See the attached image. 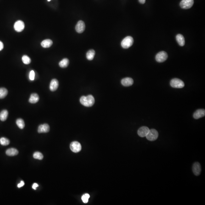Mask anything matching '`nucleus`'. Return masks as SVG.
Instances as JSON below:
<instances>
[{
    "label": "nucleus",
    "mask_w": 205,
    "mask_h": 205,
    "mask_svg": "<svg viewBox=\"0 0 205 205\" xmlns=\"http://www.w3.org/2000/svg\"><path fill=\"white\" fill-rule=\"evenodd\" d=\"M95 101L94 97L91 95L87 96H83L80 99L81 104L83 106L87 107H92L94 105Z\"/></svg>",
    "instance_id": "1"
},
{
    "label": "nucleus",
    "mask_w": 205,
    "mask_h": 205,
    "mask_svg": "<svg viewBox=\"0 0 205 205\" xmlns=\"http://www.w3.org/2000/svg\"><path fill=\"white\" fill-rule=\"evenodd\" d=\"M133 42L134 40L133 38L131 36H128L122 40L121 42V46L124 48H129L132 45Z\"/></svg>",
    "instance_id": "2"
},
{
    "label": "nucleus",
    "mask_w": 205,
    "mask_h": 205,
    "mask_svg": "<svg viewBox=\"0 0 205 205\" xmlns=\"http://www.w3.org/2000/svg\"><path fill=\"white\" fill-rule=\"evenodd\" d=\"M170 85L172 87L175 88H182L185 86L183 82L178 78L172 79L170 82Z\"/></svg>",
    "instance_id": "3"
},
{
    "label": "nucleus",
    "mask_w": 205,
    "mask_h": 205,
    "mask_svg": "<svg viewBox=\"0 0 205 205\" xmlns=\"http://www.w3.org/2000/svg\"><path fill=\"white\" fill-rule=\"evenodd\" d=\"M158 133L156 130L152 129L150 130L146 136L149 141H153L156 140L158 138Z\"/></svg>",
    "instance_id": "4"
},
{
    "label": "nucleus",
    "mask_w": 205,
    "mask_h": 205,
    "mask_svg": "<svg viewBox=\"0 0 205 205\" xmlns=\"http://www.w3.org/2000/svg\"><path fill=\"white\" fill-rule=\"evenodd\" d=\"M168 57L167 53L164 51L159 52L156 55L155 59L158 62H163L166 60Z\"/></svg>",
    "instance_id": "5"
},
{
    "label": "nucleus",
    "mask_w": 205,
    "mask_h": 205,
    "mask_svg": "<svg viewBox=\"0 0 205 205\" xmlns=\"http://www.w3.org/2000/svg\"><path fill=\"white\" fill-rule=\"evenodd\" d=\"M70 148L73 152H79L81 150V145L80 143L77 141H73L70 144Z\"/></svg>",
    "instance_id": "6"
},
{
    "label": "nucleus",
    "mask_w": 205,
    "mask_h": 205,
    "mask_svg": "<svg viewBox=\"0 0 205 205\" xmlns=\"http://www.w3.org/2000/svg\"><path fill=\"white\" fill-rule=\"evenodd\" d=\"M193 4L194 0H182L180 5L182 9H187L191 8Z\"/></svg>",
    "instance_id": "7"
},
{
    "label": "nucleus",
    "mask_w": 205,
    "mask_h": 205,
    "mask_svg": "<svg viewBox=\"0 0 205 205\" xmlns=\"http://www.w3.org/2000/svg\"><path fill=\"white\" fill-rule=\"evenodd\" d=\"M25 25L22 21L18 20L15 22L14 26L15 30L18 32H21L24 29Z\"/></svg>",
    "instance_id": "8"
},
{
    "label": "nucleus",
    "mask_w": 205,
    "mask_h": 205,
    "mask_svg": "<svg viewBox=\"0 0 205 205\" xmlns=\"http://www.w3.org/2000/svg\"><path fill=\"white\" fill-rule=\"evenodd\" d=\"M149 131V129L147 127H142L138 130V134L140 137H146Z\"/></svg>",
    "instance_id": "9"
},
{
    "label": "nucleus",
    "mask_w": 205,
    "mask_h": 205,
    "mask_svg": "<svg viewBox=\"0 0 205 205\" xmlns=\"http://www.w3.org/2000/svg\"><path fill=\"white\" fill-rule=\"evenodd\" d=\"M76 31L78 33H81L85 29V24L82 21H79L78 22L75 28Z\"/></svg>",
    "instance_id": "10"
},
{
    "label": "nucleus",
    "mask_w": 205,
    "mask_h": 205,
    "mask_svg": "<svg viewBox=\"0 0 205 205\" xmlns=\"http://www.w3.org/2000/svg\"><path fill=\"white\" fill-rule=\"evenodd\" d=\"M50 130V127L48 124H45L41 125L38 127V132L39 133H46Z\"/></svg>",
    "instance_id": "11"
},
{
    "label": "nucleus",
    "mask_w": 205,
    "mask_h": 205,
    "mask_svg": "<svg viewBox=\"0 0 205 205\" xmlns=\"http://www.w3.org/2000/svg\"><path fill=\"white\" fill-rule=\"evenodd\" d=\"M201 166L199 163L196 162L194 164L193 166V171L196 176H198L200 174L201 172Z\"/></svg>",
    "instance_id": "12"
},
{
    "label": "nucleus",
    "mask_w": 205,
    "mask_h": 205,
    "mask_svg": "<svg viewBox=\"0 0 205 205\" xmlns=\"http://www.w3.org/2000/svg\"><path fill=\"white\" fill-rule=\"evenodd\" d=\"M59 82L57 79H52L50 82L49 88L51 91L53 92L56 91L59 87Z\"/></svg>",
    "instance_id": "13"
},
{
    "label": "nucleus",
    "mask_w": 205,
    "mask_h": 205,
    "mask_svg": "<svg viewBox=\"0 0 205 205\" xmlns=\"http://www.w3.org/2000/svg\"><path fill=\"white\" fill-rule=\"evenodd\" d=\"M205 110L203 109L197 110L193 114V117L195 119H198L205 116Z\"/></svg>",
    "instance_id": "14"
},
{
    "label": "nucleus",
    "mask_w": 205,
    "mask_h": 205,
    "mask_svg": "<svg viewBox=\"0 0 205 205\" xmlns=\"http://www.w3.org/2000/svg\"><path fill=\"white\" fill-rule=\"evenodd\" d=\"M133 80L132 78H125L121 80L122 85L125 87H129L132 85L133 84Z\"/></svg>",
    "instance_id": "15"
},
{
    "label": "nucleus",
    "mask_w": 205,
    "mask_h": 205,
    "mask_svg": "<svg viewBox=\"0 0 205 205\" xmlns=\"http://www.w3.org/2000/svg\"><path fill=\"white\" fill-rule=\"evenodd\" d=\"M39 100V96L37 93H33L31 95L30 98L29 99V102L31 104H36L38 101Z\"/></svg>",
    "instance_id": "16"
},
{
    "label": "nucleus",
    "mask_w": 205,
    "mask_h": 205,
    "mask_svg": "<svg viewBox=\"0 0 205 205\" xmlns=\"http://www.w3.org/2000/svg\"><path fill=\"white\" fill-rule=\"evenodd\" d=\"M18 151L17 149L15 148H10L6 151L7 155L9 156H14L18 154Z\"/></svg>",
    "instance_id": "17"
},
{
    "label": "nucleus",
    "mask_w": 205,
    "mask_h": 205,
    "mask_svg": "<svg viewBox=\"0 0 205 205\" xmlns=\"http://www.w3.org/2000/svg\"><path fill=\"white\" fill-rule=\"evenodd\" d=\"M176 40L179 45L181 46H183L185 45V40L184 37L181 34H178L176 36Z\"/></svg>",
    "instance_id": "18"
},
{
    "label": "nucleus",
    "mask_w": 205,
    "mask_h": 205,
    "mask_svg": "<svg viewBox=\"0 0 205 205\" xmlns=\"http://www.w3.org/2000/svg\"><path fill=\"white\" fill-rule=\"evenodd\" d=\"M53 43V41L51 40H45L41 43V45L43 48H48L51 46Z\"/></svg>",
    "instance_id": "19"
},
{
    "label": "nucleus",
    "mask_w": 205,
    "mask_h": 205,
    "mask_svg": "<svg viewBox=\"0 0 205 205\" xmlns=\"http://www.w3.org/2000/svg\"><path fill=\"white\" fill-rule=\"evenodd\" d=\"M9 113L7 110H4L0 113V120L2 121H5L8 118Z\"/></svg>",
    "instance_id": "20"
},
{
    "label": "nucleus",
    "mask_w": 205,
    "mask_h": 205,
    "mask_svg": "<svg viewBox=\"0 0 205 205\" xmlns=\"http://www.w3.org/2000/svg\"><path fill=\"white\" fill-rule=\"evenodd\" d=\"M69 63V60L67 58H65L59 62V65L60 67L64 68L68 67Z\"/></svg>",
    "instance_id": "21"
},
{
    "label": "nucleus",
    "mask_w": 205,
    "mask_h": 205,
    "mask_svg": "<svg viewBox=\"0 0 205 205\" xmlns=\"http://www.w3.org/2000/svg\"><path fill=\"white\" fill-rule=\"evenodd\" d=\"M95 52L93 49L90 50L88 51L86 54V57L88 60H92L95 56Z\"/></svg>",
    "instance_id": "22"
},
{
    "label": "nucleus",
    "mask_w": 205,
    "mask_h": 205,
    "mask_svg": "<svg viewBox=\"0 0 205 205\" xmlns=\"http://www.w3.org/2000/svg\"><path fill=\"white\" fill-rule=\"evenodd\" d=\"M8 91L5 88H0V99L5 98L8 94Z\"/></svg>",
    "instance_id": "23"
},
{
    "label": "nucleus",
    "mask_w": 205,
    "mask_h": 205,
    "mask_svg": "<svg viewBox=\"0 0 205 205\" xmlns=\"http://www.w3.org/2000/svg\"><path fill=\"white\" fill-rule=\"evenodd\" d=\"M16 124L18 127L21 129H23L25 127L24 121L22 119H18L16 121Z\"/></svg>",
    "instance_id": "24"
},
{
    "label": "nucleus",
    "mask_w": 205,
    "mask_h": 205,
    "mask_svg": "<svg viewBox=\"0 0 205 205\" xmlns=\"http://www.w3.org/2000/svg\"><path fill=\"white\" fill-rule=\"evenodd\" d=\"M10 143L9 140L6 138L3 137L0 139V143L3 146H7Z\"/></svg>",
    "instance_id": "25"
},
{
    "label": "nucleus",
    "mask_w": 205,
    "mask_h": 205,
    "mask_svg": "<svg viewBox=\"0 0 205 205\" xmlns=\"http://www.w3.org/2000/svg\"><path fill=\"white\" fill-rule=\"evenodd\" d=\"M33 157L35 159L42 160L43 158V156L41 153L40 152H36L34 153V155H33Z\"/></svg>",
    "instance_id": "26"
},
{
    "label": "nucleus",
    "mask_w": 205,
    "mask_h": 205,
    "mask_svg": "<svg viewBox=\"0 0 205 205\" xmlns=\"http://www.w3.org/2000/svg\"><path fill=\"white\" fill-rule=\"evenodd\" d=\"M22 60L23 62L25 64H29V63H31V61L30 57L26 55H24L23 56Z\"/></svg>",
    "instance_id": "27"
},
{
    "label": "nucleus",
    "mask_w": 205,
    "mask_h": 205,
    "mask_svg": "<svg viewBox=\"0 0 205 205\" xmlns=\"http://www.w3.org/2000/svg\"><path fill=\"white\" fill-rule=\"evenodd\" d=\"M90 195L88 194H83L81 197V199L83 202L87 203L88 202V199L90 198Z\"/></svg>",
    "instance_id": "28"
},
{
    "label": "nucleus",
    "mask_w": 205,
    "mask_h": 205,
    "mask_svg": "<svg viewBox=\"0 0 205 205\" xmlns=\"http://www.w3.org/2000/svg\"><path fill=\"white\" fill-rule=\"evenodd\" d=\"M35 74L34 71L33 70L31 71L29 74V79L30 80L32 81L34 80L35 78Z\"/></svg>",
    "instance_id": "29"
},
{
    "label": "nucleus",
    "mask_w": 205,
    "mask_h": 205,
    "mask_svg": "<svg viewBox=\"0 0 205 205\" xmlns=\"http://www.w3.org/2000/svg\"><path fill=\"white\" fill-rule=\"evenodd\" d=\"M24 184H25V183H24V182L23 181H21V182L20 183H19L18 185V187L19 188H21V187L23 186L24 185Z\"/></svg>",
    "instance_id": "30"
},
{
    "label": "nucleus",
    "mask_w": 205,
    "mask_h": 205,
    "mask_svg": "<svg viewBox=\"0 0 205 205\" xmlns=\"http://www.w3.org/2000/svg\"><path fill=\"white\" fill-rule=\"evenodd\" d=\"M38 185L37 183H34L33 184V185H32V188L33 189H36V188L37 187H38Z\"/></svg>",
    "instance_id": "31"
},
{
    "label": "nucleus",
    "mask_w": 205,
    "mask_h": 205,
    "mask_svg": "<svg viewBox=\"0 0 205 205\" xmlns=\"http://www.w3.org/2000/svg\"><path fill=\"white\" fill-rule=\"evenodd\" d=\"M4 48V44L1 41H0V51L3 50Z\"/></svg>",
    "instance_id": "32"
},
{
    "label": "nucleus",
    "mask_w": 205,
    "mask_h": 205,
    "mask_svg": "<svg viewBox=\"0 0 205 205\" xmlns=\"http://www.w3.org/2000/svg\"><path fill=\"white\" fill-rule=\"evenodd\" d=\"M139 1L141 4H144L146 2V0H139Z\"/></svg>",
    "instance_id": "33"
},
{
    "label": "nucleus",
    "mask_w": 205,
    "mask_h": 205,
    "mask_svg": "<svg viewBox=\"0 0 205 205\" xmlns=\"http://www.w3.org/2000/svg\"><path fill=\"white\" fill-rule=\"evenodd\" d=\"M51 1V0H48V2H49V1Z\"/></svg>",
    "instance_id": "34"
}]
</instances>
